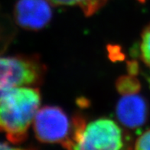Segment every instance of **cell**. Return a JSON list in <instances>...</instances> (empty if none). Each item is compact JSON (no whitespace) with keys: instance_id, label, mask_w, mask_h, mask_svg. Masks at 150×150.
<instances>
[{"instance_id":"1","label":"cell","mask_w":150,"mask_h":150,"mask_svg":"<svg viewBox=\"0 0 150 150\" xmlns=\"http://www.w3.org/2000/svg\"><path fill=\"white\" fill-rule=\"evenodd\" d=\"M41 93L33 87L9 90L0 100V132L12 144L25 140L41 104Z\"/></svg>"},{"instance_id":"2","label":"cell","mask_w":150,"mask_h":150,"mask_svg":"<svg viewBox=\"0 0 150 150\" xmlns=\"http://www.w3.org/2000/svg\"><path fill=\"white\" fill-rule=\"evenodd\" d=\"M71 149H121L124 145L122 129L111 119L99 118L87 123L81 116L73 118Z\"/></svg>"},{"instance_id":"3","label":"cell","mask_w":150,"mask_h":150,"mask_svg":"<svg viewBox=\"0 0 150 150\" xmlns=\"http://www.w3.org/2000/svg\"><path fill=\"white\" fill-rule=\"evenodd\" d=\"M34 133L38 140L48 144H61L71 149L73 119L61 107L45 106L38 110L33 120Z\"/></svg>"},{"instance_id":"4","label":"cell","mask_w":150,"mask_h":150,"mask_svg":"<svg viewBox=\"0 0 150 150\" xmlns=\"http://www.w3.org/2000/svg\"><path fill=\"white\" fill-rule=\"evenodd\" d=\"M45 71L37 56L0 57V89L35 87L42 83Z\"/></svg>"},{"instance_id":"5","label":"cell","mask_w":150,"mask_h":150,"mask_svg":"<svg viewBox=\"0 0 150 150\" xmlns=\"http://www.w3.org/2000/svg\"><path fill=\"white\" fill-rule=\"evenodd\" d=\"M51 4L48 0H18L14 8L16 22L26 30L43 29L52 18Z\"/></svg>"},{"instance_id":"6","label":"cell","mask_w":150,"mask_h":150,"mask_svg":"<svg viewBox=\"0 0 150 150\" xmlns=\"http://www.w3.org/2000/svg\"><path fill=\"white\" fill-rule=\"evenodd\" d=\"M148 106L143 97L137 93L122 95L116 107L119 122L127 128H140L148 117Z\"/></svg>"},{"instance_id":"7","label":"cell","mask_w":150,"mask_h":150,"mask_svg":"<svg viewBox=\"0 0 150 150\" xmlns=\"http://www.w3.org/2000/svg\"><path fill=\"white\" fill-rule=\"evenodd\" d=\"M52 5L61 6H79L86 16H93L108 0H48Z\"/></svg>"},{"instance_id":"8","label":"cell","mask_w":150,"mask_h":150,"mask_svg":"<svg viewBox=\"0 0 150 150\" xmlns=\"http://www.w3.org/2000/svg\"><path fill=\"white\" fill-rule=\"evenodd\" d=\"M116 88L122 95L137 93L140 91V82L136 77V75L129 74L122 76L116 82Z\"/></svg>"},{"instance_id":"9","label":"cell","mask_w":150,"mask_h":150,"mask_svg":"<svg viewBox=\"0 0 150 150\" xmlns=\"http://www.w3.org/2000/svg\"><path fill=\"white\" fill-rule=\"evenodd\" d=\"M139 52L142 61L150 67V24L146 26L141 34Z\"/></svg>"},{"instance_id":"10","label":"cell","mask_w":150,"mask_h":150,"mask_svg":"<svg viewBox=\"0 0 150 150\" xmlns=\"http://www.w3.org/2000/svg\"><path fill=\"white\" fill-rule=\"evenodd\" d=\"M134 148L138 150H150V129L139 136L135 142Z\"/></svg>"},{"instance_id":"11","label":"cell","mask_w":150,"mask_h":150,"mask_svg":"<svg viewBox=\"0 0 150 150\" xmlns=\"http://www.w3.org/2000/svg\"><path fill=\"white\" fill-rule=\"evenodd\" d=\"M17 149V147H13L7 143L0 142V149Z\"/></svg>"},{"instance_id":"12","label":"cell","mask_w":150,"mask_h":150,"mask_svg":"<svg viewBox=\"0 0 150 150\" xmlns=\"http://www.w3.org/2000/svg\"><path fill=\"white\" fill-rule=\"evenodd\" d=\"M9 90H11V89H9ZM9 90L0 89V100H1V99H2V97H4V96L6 94V93H8V91H9Z\"/></svg>"},{"instance_id":"13","label":"cell","mask_w":150,"mask_h":150,"mask_svg":"<svg viewBox=\"0 0 150 150\" xmlns=\"http://www.w3.org/2000/svg\"><path fill=\"white\" fill-rule=\"evenodd\" d=\"M139 1H140V2H144L146 0H139Z\"/></svg>"},{"instance_id":"14","label":"cell","mask_w":150,"mask_h":150,"mask_svg":"<svg viewBox=\"0 0 150 150\" xmlns=\"http://www.w3.org/2000/svg\"><path fill=\"white\" fill-rule=\"evenodd\" d=\"M149 83H150V79H149Z\"/></svg>"}]
</instances>
